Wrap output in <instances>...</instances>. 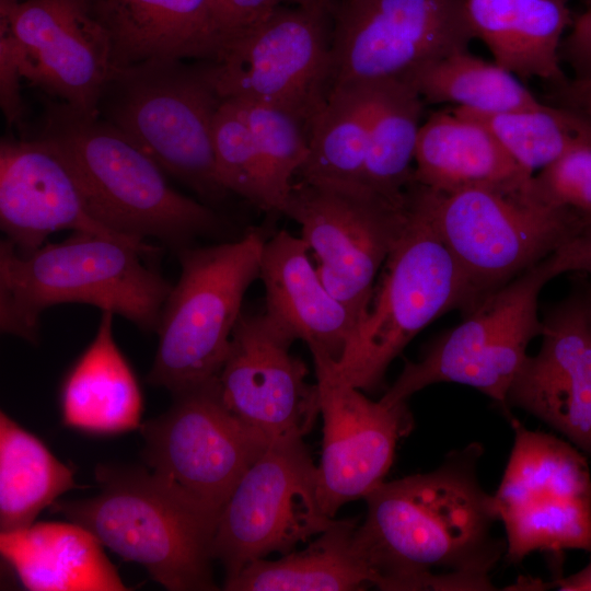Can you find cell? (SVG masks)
<instances>
[{
	"mask_svg": "<svg viewBox=\"0 0 591 591\" xmlns=\"http://www.w3.org/2000/svg\"><path fill=\"white\" fill-rule=\"evenodd\" d=\"M483 447L447 454L436 470L382 482L366 497L355 533L374 587L384 591H490L506 553L493 535L499 521L494 495L482 486Z\"/></svg>",
	"mask_w": 591,
	"mask_h": 591,
	"instance_id": "cell-1",
	"label": "cell"
},
{
	"mask_svg": "<svg viewBox=\"0 0 591 591\" xmlns=\"http://www.w3.org/2000/svg\"><path fill=\"white\" fill-rule=\"evenodd\" d=\"M22 137L35 138L56 152L91 213L119 234L155 239L176 252L225 228L211 206L173 188L152 158L97 114L46 101Z\"/></svg>",
	"mask_w": 591,
	"mask_h": 591,
	"instance_id": "cell-2",
	"label": "cell"
},
{
	"mask_svg": "<svg viewBox=\"0 0 591 591\" xmlns=\"http://www.w3.org/2000/svg\"><path fill=\"white\" fill-rule=\"evenodd\" d=\"M100 493L57 500L50 512L65 517L170 591L217 590L211 561L220 512L196 500L152 470L100 464Z\"/></svg>",
	"mask_w": 591,
	"mask_h": 591,
	"instance_id": "cell-3",
	"label": "cell"
},
{
	"mask_svg": "<svg viewBox=\"0 0 591 591\" xmlns=\"http://www.w3.org/2000/svg\"><path fill=\"white\" fill-rule=\"evenodd\" d=\"M136 248L97 234L74 232L19 253L0 243V329L37 344L43 312L62 303L111 311L144 333L155 332L172 286L147 267Z\"/></svg>",
	"mask_w": 591,
	"mask_h": 591,
	"instance_id": "cell-4",
	"label": "cell"
},
{
	"mask_svg": "<svg viewBox=\"0 0 591 591\" xmlns=\"http://www.w3.org/2000/svg\"><path fill=\"white\" fill-rule=\"evenodd\" d=\"M406 228L385 260L369 310L357 326L336 373L352 386L381 387L390 363L439 316L475 308L470 285L436 225L424 186L408 189Z\"/></svg>",
	"mask_w": 591,
	"mask_h": 591,
	"instance_id": "cell-5",
	"label": "cell"
},
{
	"mask_svg": "<svg viewBox=\"0 0 591 591\" xmlns=\"http://www.w3.org/2000/svg\"><path fill=\"white\" fill-rule=\"evenodd\" d=\"M222 97L206 60L153 59L112 67L96 114L207 205L222 201L212 130Z\"/></svg>",
	"mask_w": 591,
	"mask_h": 591,
	"instance_id": "cell-6",
	"label": "cell"
},
{
	"mask_svg": "<svg viewBox=\"0 0 591 591\" xmlns=\"http://www.w3.org/2000/svg\"><path fill=\"white\" fill-rule=\"evenodd\" d=\"M265 241L251 230L236 241L175 252L181 274L160 313L150 385L175 394L218 376L244 294L259 278Z\"/></svg>",
	"mask_w": 591,
	"mask_h": 591,
	"instance_id": "cell-7",
	"label": "cell"
},
{
	"mask_svg": "<svg viewBox=\"0 0 591 591\" xmlns=\"http://www.w3.org/2000/svg\"><path fill=\"white\" fill-rule=\"evenodd\" d=\"M559 275L553 253L486 296L461 324L432 341L420 360L406 361L380 401L389 406L406 403L429 385L457 383L485 394L510 418L508 392L530 343L543 332L538 296Z\"/></svg>",
	"mask_w": 591,
	"mask_h": 591,
	"instance_id": "cell-8",
	"label": "cell"
},
{
	"mask_svg": "<svg viewBox=\"0 0 591 591\" xmlns=\"http://www.w3.org/2000/svg\"><path fill=\"white\" fill-rule=\"evenodd\" d=\"M425 189L436 225L470 285L475 306L556 252L584 219L543 201L532 181L450 194Z\"/></svg>",
	"mask_w": 591,
	"mask_h": 591,
	"instance_id": "cell-9",
	"label": "cell"
},
{
	"mask_svg": "<svg viewBox=\"0 0 591 591\" xmlns=\"http://www.w3.org/2000/svg\"><path fill=\"white\" fill-rule=\"evenodd\" d=\"M331 2L277 5L257 23L229 35L206 60L222 100L279 106L308 128L332 90Z\"/></svg>",
	"mask_w": 591,
	"mask_h": 591,
	"instance_id": "cell-10",
	"label": "cell"
},
{
	"mask_svg": "<svg viewBox=\"0 0 591 591\" xmlns=\"http://www.w3.org/2000/svg\"><path fill=\"white\" fill-rule=\"evenodd\" d=\"M513 445L494 495L506 533L505 558L535 552H591V475L580 450L528 429L513 416Z\"/></svg>",
	"mask_w": 591,
	"mask_h": 591,
	"instance_id": "cell-11",
	"label": "cell"
},
{
	"mask_svg": "<svg viewBox=\"0 0 591 591\" xmlns=\"http://www.w3.org/2000/svg\"><path fill=\"white\" fill-rule=\"evenodd\" d=\"M283 215L299 223L323 285L359 325L375 278L406 228L408 192L404 200H393L361 184L300 181Z\"/></svg>",
	"mask_w": 591,
	"mask_h": 591,
	"instance_id": "cell-12",
	"label": "cell"
},
{
	"mask_svg": "<svg viewBox=\"0 0 591 591\" xmlns=\"http://www.w3.org/2000/svg\"><path fill=\"white\" fill-rule=\"evenodd\" d=\"M317 465L303 438L273 441L241 478L218 518L213 556L225 580L273 553L285 555L326 530Z\"/></svg>",
	"mask_w": 591,
	"mask_h": 591,
	"instance_id": "cell-13",
	"label": "cell"
},
{
	"mask_svg": "<svg viewBox=\"0 0 591 591\" xmlns=\"http://www.w3.org/2000/svg\"><path fill=\"white\" fill-rule=\"evenodd\" d=\"M172 396L165 413L139 428L143 459L154 473L221 512L271 442L224 405L217 378Z\"/></svg>",
	"mask_w": 591,
	"mask_h": 591,
	"instance_id": "cell-14",
	"label": "cell"
},
{
	"mask_svg": "<svg viewBox=\"0 0 591 591\" xmlns=\"http://www.w3.org/2000/svg\"><path fill=\"white\" fill-rule=\"evenodd\" d=\"M475 38L465 0H345L334 19L332 88L404 79Z\"/></svg>",
	"mask_w": 591,
	"mask_h": 591,
	"instance_id": "cell-15",
	"label": "cell"
},
{
	"mask_svg": "<svg viewBox=\"0 0 591 591\" xmlns=\"http://www.w3.org/2000/svg\"><path fill=\"white\" fill-rule=\"evenodd\" d=\"M294 340L266 311L242 312L217 376L224 405L270 442L303 438L320 414L317 385L290 354Z\"/></svg>",
	"mask_w": 591,
	"mask_h": 591,
	"instance_id": "cell-16",
	"label": "cell"
},
{
	"mask_svg": "<svg viewBox=\"0 0 591 591\" xmlns=\"http://www.w3.org/2000/svg\"><path fill=\"white\" fill-rule=\"evenodd\" d=\"M312 356L323 418L318 495L325 513L335 518L345 503L364 499L384 482L413 418L406 403L371 401L336 373L326 355Z\"/></svg>",
	"mask_w": 591,
	"mask_h": 591,
	"instance_id": "cell-17",
	"label": "cell"
},
{
	"mask_svg": "<svg viewBox=\"0 0 591 591\" xmlns=\"http://www.w3.org/2000/svg\"><path fill=\"white\" fill-rule=\"evenodd\" d=\"M22 78L85 114H96L112 69L111 44L85 0H0Z\"/></svg>",
	"mask_w": 591,
	"mask_h": 591,
	"instance_id": "cell-18",
	"label": "cell"
},
{
	"mask_svg": "<svg viewBox=\"0 0 591 591\" xmlns=\"http://www.w3.org/2000/svg\"><path fill=\"white\" fill-rule=\"evenodd\" d=\"M0 228L21 254L46 243L54 232L97 234L154 257L161 250L119 234L89 210L69 167L42 141L2 139L0 143Z\"/></svg>",
	"mask_w": 591,
	"mask_h": 591,
	"instance_id": "cell-19",
	"label": "cell"
},
{
	"mask_svg": "<svg viewBox=\"0 0 591 591\" xmlns=\"http://www.w3.org/2000/svg\"><path fill=\"white\" fill-rule=\"evenodd\" d=\"M542 345L528 356L507 395L591 455V325L581 297L543 320Z\"/></svg>",
	"mask_w": 591,
	"mask_h": 591,
	"instance_id": "cell-20",
	"label": "cell"
},
{
	"mask_svg": "<svg viewBox=\"0 0 591 591\" xmlns=\"http://www.w3.org/2000/svg\"><path fill=\"white\" fill-rule=\"evenodd\" d=\"M111 44L112 67L213 60L224 43L212 0H85Z\"/></svg>",
	"mask_w": 591,
	"mask_h": 591,
	"instance_id": "cell-21",
	"label": "cell"
},
{
	"mask_svg": "<svg viewBox=\"0 0 591 591\" xmlns=\"http://www.w3.org/2000/svg\"><path fill=\"white\" fill-rule=\"evenodd\" d=\"M301 236L281 230L266 240L259 278L265 287L266 312L311 354L337 363L358 322L348 308L323 285Z\"/></svg>",
	"mask_w": 591,
	"mask_h": 591,
	"instance_id": "cell-22",
	"label": "cell"
},
{
	"mask_svg": "<svg viewBox=\"0 0 591 591\" xmlns=\"http://www.w3.org/2000/svg\"><path fill=\"white\" fill-rule=\"evenodd\" d=\"M415 163V182L441 194L521 186L534 175L522 169L482 123L454 108L432 113L421 124Z\"/></svg>",
	"mask_w": 591,
	"mask_h": 591,
	"instance_id": "cell-23",
	"label": "cell"
},
{
	"mask_svg": "<svg viewBox=\"0 0 591 591\" xmlns=\"http://www.w3.org/2000/svg\"><path fill=\"white\" fill-rule=\"evenodd\" d=\"M0 553L27 590H129L97 538L71 521L0 532Z\"/></svg>",
	"mask_w": 591,
	"mask_h": 591,
	"instance_id": "cell-24",
	"label": "cell"
},
{
	"mask_svg": "<svg viewBox=\"0 0 591 591\" xmlns=\"http://www.w3.org/2000/svg\"><path fill=\"white\" fill-rule=\"evenodd\" d=\"M114 313L102 311L96 334L67 373L60 392L65 426L114 434L141 426L142 396L113 335Z\"/></svg>",
	"mask_w": 591,
	"mask_h": 591,
	"instance_id": "cell-25",
	"label": "cell"
},
{
	"mask_svg": "<svg viewBox=\"0 0 591 591\" xmlns=\"http://www.w3.org/2000/svg\"><path fill=\"white\" fill-rule=\"evenodd\" d=\"M357 519L332 522L301 551L277 560L256 559L234 578L227 591H356L374 586L373 575L355 538Z\"/></svg>",
	"mask_w": 591,
	"mask_h": 591,
	"instance_id": "cell-26",
	"label": "cell"
},
{
	"mask_svg": "<svg viewBox=\"0 0 591 591\" xmlns=\"http://www.w3.org/2000/svg\"><path fill=\"white\" fill-rule=\"evenodd\" d=\"M372 84L362 184L393 200H404L414 179L424 100L404 79Z\"/></svg>",
	"mask_w": 591,
	"mask_h": 591,
	"instance_id": "cell-27",
	"label": "cell"
},
{
	"mask_svg": "<svg viewBox=\"0 0 591 591\" xmlns=\"http://www.w3.org/2000/svg\"><path fill=\"white\" fill-rule=\"evenodd\" d=\"M76 486L72 467L0 413V532L30 526L42 510Z\"/></svg>",
	"mask_w": 591,
	"mask_h": 591,
	"instance_id": "cell-28",
	"label": "cell"
},
{
	"mask_svg": "<svg viewBox=\"0 0 591 591\" xmlns=\"http://www.w3.org/2000/svg\"><path fill=\"white\" fill-rule=\"evenodd\" d=\"M372 84L332 88L309 128V154L300 181L362 184Z\"/></svg>",
	"mask_w": 591,
	"mask_h": 591,
	"instance_id": "cell-29",
	"label": "cell"
},
{
	"mask_svg": "<svg viewBox=\"0 0 591 591\" xmlns=\"http://www.w3.org/2000/svg\"><path fill=\"white\" fill-rule=\"evenodd\" d=\"M404 80L424 101L476 113H505L542 104L513 72L468 48L430 61Z\"/></svg>",
	"mask_w": 591,
	"mask_h": 591,
	"instance_id": "cell-30",
	"label": "cell"
},
{
	"mask_svg": "<svg viewBox=\"0 0 591 591\" xmlns=\"http://www.w3.org/2000/svg\"><path fill=\"white\" fill-rule=\"evenodd\" d=\"M454 109L482 123L512 159L531 174L576 146L591 140V118L566 105L542 103L531 108L493 114Z\"/></svg>",
	"mask_w": 591,
	"mask_h": 591,
	"instance_id": "cell-31",
	"label": "cell"
},
{
	"mask_svg": "<svg viewBox=\"0 0 591 591\" xmlns=\"http://www.w3.org/2000/svg\"><path fill=\"white\" fill-rule=\"evenodd\" d=\"M217 172L229 193L266 212H277L265 165L245 116L235 100L220 104L212 130Z\"/></svg>",
	"mask_w": 591,
	"mask_h": 591,
	"instance_id": "cell-32",
	"label": "cell"
},
{
	"mask_svg": "<svg viewBox=\"0 0 591 591\" xmlns=\"http://www.w3.org/2000/svg\"><path fill=\"white\" fill-rule=\"evenodd\" d=\"M235 101L260 152L277 213H283L294 184L292 178L299 173L309 154V128L286 108Z\"/></svg>",
	"mask_w": 591,
	"mask_h": 591,
	"instance_id": "cell-33",
	"label": "cell"
},
{
	"mask_svg": "<svg viewBox=\"0 0 591 591\" xmlns=\"http://www.w3.org/2000/svg\"><path fill=\"white\" fill-rule=\"evenodd\" d=\"M519 78H538L559 88L568 81L560 67V46L572 18L566 0H511Z\"/></svg>",
	"mask_w": 591,
	"mask_h": 591,
	"instance_id": "cell-34",
	"label": "cell"
},
{
	"mask_svg": "<svg viewBox=\"0 0 591 591\" xmlns=\"http://www.w3.org/2000/svg\"><path fill=\"white\" fill-rule=\"evenodd\" d=\"M532 186L543 201L591 217V140L535 173Z\"/></svg>",
	"mask_w": 591,
	"mask_h": 591,
	"instance_id": "cell-35",
	"label": "cell"
},
{
	"mask_svg": "<svg viewBox=\"0 0 591 591\" xmlns=\"http://www.w3.org/2000/svg\"><path fill=\"white\" fill-rule=\"evenodd\" d=\"M465 9L476 38L484 42L494 61L517 76L518 51L511 0H465Z\"/></svg>",
	"mask_w": 591,
	"mask_h": 591,
	"instance_id": "cell-36",
	"label": "cell"
},
{
	"mask_svg": "<svg viewBox=\"0 0 591 591\" xmlns=\"http://www.w3.org/2000/svg\"><path fill=\"white\" fill-rule=\"evenodd\" d=\"M18 53L5 26L0 25V103L5 120L22 130L25 128V105L21 94Z\"/></svg>",
	"mask_w": 591,
	"mask_h": 591,
	"instance_id": "cell-37",
	"label": "cell"
},
{
	"mask_svg": "<svg viewBox=\"0 0 591 591\" xmlns=\"http://www.w3.org/2000/svg\"><path fill=\"white\" fill-rule=\"evenodd\" d=\"M212 2L224 37L257 23L279 5L277 0H212Z\"/></svg>",
	"mask_w": 591,
	"mask_h": 591,
	"instance_id": "cell-38",
	"label": "cell"
},
{
	"mask_svg": "<svg viewBox=\"0 0 591 591\" xmlns=\"http://www.w3.org/2000/svg\"><path fill=\"white\" fill-rule=\"evenodd\" d=\"M560 59L570 66L575 80L591 79V5L572 20L561 42Z\"/></svg>",
	"mask_w": 591,
	"mask_h": 591,
	"instance_id": "cell-39",
	"label": "cell"
},
{
	"mask_svg": "<svg viewBox=\"0 0 591 591\" xmlns=\"http://www.w3.org/2000/svg\"><path fill=\"white\" fill-rule=\"evenodd\" d=\"M555 256L560 274L576 271L591 277V217H584L579 229L555 252Z\"/></svg>",
	"mask_w": 591,
	"mask_h": 591,
	"instance_id": "cell-40",
	"label": "cell"
},
{
	"mask_svg": "<svg viewBox=\"0 0 591 591\" xmlns=\"http://www.w3.org/2000/svg\"><path fill=\"white\" fill-rule=\"evenodd\" d=\"M551 586L560 591H591V563L583 569L552 583L526 579L520 580L518 584V587H522L521 590H542Z\"/></svg>",
	"mask_w": 591,
	"mask_h": 591,
	"instance_id": "cell-41",
	"label": "cell"
},
{
	"mask_svg": "<svg viewBox=\"0 0 591 591\" xmlns=\"http://www.w3.org/2000/svg\"><path fill=\"white\" fill-rule=\"evenodd\" d=\"M566 106L591 118V79L572 80L559 88Z\"/></svg>",
	"mask_w": 591,
	"mask_h": 591,
	"instance_id": "cell-42",
	"label": "cell"
},
{
	"mask_svg": "<svg viewBox=\"0 0 591 591\" xmlns=\"http://www.w3.org/2000/svg\"><path fill=\"white\" fill-rule=\"evenodd\" d=\"M581 299H582L584 310L591 325V288H589L587 292L583 296H581Z\"/></svg>",
	"mask_w": 591,
	"mask_h": 591,
	"instance_id": "cell-43",
	"label": "cell"
},
{
	"mask_svg": "<svg viewBox=\"0 0 591 591\" xmlns=\"http://www.w3.org/2000/svg\"><path fill=\"white\" fill-rule=\"evenodd\" d=\"M278 3L280 4L281 2H292L294 4H306V3H310V2H313L315 0H277Z\"/></svg>",
	"mask_w": 591,
	"mask_h": 591,
	"instance_id": "cell-44",
	"label": "cell"
}]
</instances>
